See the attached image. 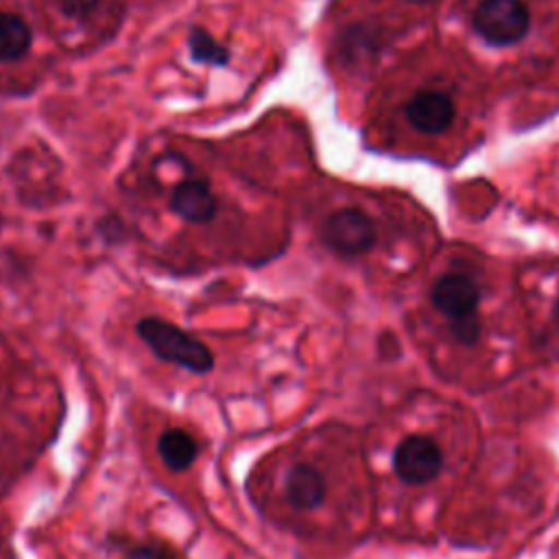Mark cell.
Masks as SVG:
<instances>
[{"mask_svg": "<svg viewBox=\"0 0 559 559\" xmlns=\"http://www.w3.org/2000/svg\"><path fill=\"white\" fill-rule=\"evenodd\" d=\"M472 24L491 46H513L526 37L531 17L522 0H483L472 15Z\"/></svg>", "mask_w": 559, "mask_h": 559, "instance_id": "cell-3", "label": "cell"}, {"mask_svg": "<svg viewBox=\"0 0 559 559\" xmlns=\"http://www.w3.org/2000/svg\"><path fill=\"white\" fill-rule=\"evenodd\" d=\"M140 338L148 345V349L177 367H183L192 373H207L214 367L212 349L177 328L175 323L159 319V317H142L135 325Z\"/></svg>", "mask_w": 559, "mask_h": 559, "instance_id": "cell-2", "label": "cell"}, {"mask_svg": "<svg viewBox=\"0 0 559 559\" xmlns=\"http://www.w3.org/2000/svg\"><path fill=\"white\" fill-rule=\"evenodd\" d=\"M347 55L352 57H365L371 55L376 48V31H371L369 26H354L347 31Z\"/></svg>", "mask_w": 559, "mask_h": 559, "instance_id": "cell-12", "label": "cell"}, {"mask_svg": "<svg viewBox=\"0 0 559 559\" xmlns=\"http://www.w3.org/2000/svg\"><path fill=\"white\" fill-rule=\"evenodd\" d=\"M188 48L192 59L207 66H227L229 52L218 39H214L205 28H192L188 35Z\"/></svg>", "mask_w": 559, "mask_h": 559, "instance_id": "cell-11", "label": "cell"}, {"mask_svg": "<svg viewBox=\"0 0 559 559\" xmlns=\"http://www.w3.org/2000/svg\"><path fill=\"white\" fill-rule=\"evenodd\" d=\"M443 465L441 448L424 435L404 437L393 450V472L406 485H424L439 476Z\"/></svg>", "mask_w": 559, "mask_h": 559, "instance_id": "cell-5", "label": "cell"}, {"mask_svg": "<svg viewBox=\"0 0 559 559\" xmlns=\"http://www.w3.org/2000/svg\"><path fill=\"white\" fill-rule=\"evenodd\" d=\"M157 452L162 463L170 472H183L194 463L199 454V445L194 437L183 428H168L157 439Z\"/></svg>", "mask_w": 559, "mask_h": 559, "instance_id": "cell-9", "label": "cell"}, {"mask_svg": "<svg viewBox=\"0 0 559 559\" xmlns=\"http://www.w3.org/2000/svg\"><path fill=\"white\" fill-rule=\"evenodd\" d=\"M31 28L20 15L0 11V61L24 57L31 48Z\"/></svg>", "mask_w": 559, "mask_h": 559, "instance_id": "cell-10", "label": "cell"}, {"mask_svg": "<svg viewBox=\"0 0 559 559\" xmlns=\"http://www.w3.org/2000/svg\"><path fill=\"white\" fill-rule=\"evenodd\" d=\"M286 500L297 511H312L325 500L323 474L310 463H297L288 469L284 483Z\"/></svg>", "mask_w": 559, "mask_h": 559, "instance_id": "cell-8", "label": "cell"}, {"mask_svg": "<svg viewBox=\"0 0 559 559\" xmlns=\"http://www.w3.org/2000/svg\"><path fill=\"white\" fill-rule=\"evenodd\" d=\"M127 559H177V555L162 544H138L129 550Z\"/></svg>", "mask_w": 559, "mask_h": 559, "instance_id": "cell-13", "label": "cell"}, {"mask_svg": "<svg viewBox=\"0 0 559 559\" xmlns=\"http://www.w3.org/2000/svg\"><path fill=\"white\" fill-rule=\"evenodd\" d=\"M321 240L338 255H360L376 245L378 231L369 214L358 207H343L325 218Z\"/></svg>", "mask_w": 559, "mask_h": 559, "instance_id": "cell-4", "label": "cell"}, {"mask_svg": "<svg viewBox=\"0 0 559 559\" xmlns=\"http://www.w3.org/2000/svg\"><path fill=\"white\" fill-rule=\"evenodd\" d=\"M557 314H559V304H557Z\"/></svg>", "mask_w": 559, "mask_h": 559, "instance_id": "cell-14", "label": "cell"}, {"mask_svg": "<svg viewBox=\"0 0 559 559\" xmlns=\"http://www.w3.org/2000/svg\"><path fill=\"white\" fill-rule=\"evenodd\" d=\"M430 301L441 312L463 345H472L480 336V288L476 280L463 271L443 273L430 288Z\"/></svg>", "mask_w": 559, "mask_h": 559, "instance_id": "cell-1", "label": "cell"}, {"mask_svg": "<svg viewBox=\"0 0 559 559\" xmlns=\"http://www.w3.org/2000/svg\"><path fill=\"white\" fill-rule=\"evenodd\" d=\"M173 212L188 223H207L216 216V197L210 186L199 179L181 181L170 194Z\"/></svg>", "mask_w": 559, "mask_h": 559, "instance_id": "cell-7", "label": "cell"}, {"mask_svg": "<svg viewBox=\"0 0 559 559\" xmlns=\"http://www.w3.org/2000/svg\"><path fill=\"white\" fill-rule=\"evenodd\" d=\"M408 122L421 133H441L454 120V103L443 92H417L404 109Z\"/></svg>", "mask_w": 559, "mask_h": 559, "instance_id": "cell-6", "label": "cell"}]
</instances>
